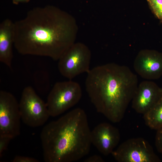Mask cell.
Instances as JSON below:
<instances>
[{
  "label": "cell",
  "instance_id": "52a82bcc",
  "mask_svg": "<svg viewBox=\"0 0 162 162\" xmlns=\"http://www.w3.org/2000/svg\"><path fill=\"white\" fill-rule=\"evenodd\" d=\"M111 154L119 162L160 161L149 142L140 137L131 138L125 141Z\"/></svg>",
  "mask_w": 162,
  "mask_h": 162
},
{
  "label": "cell",
  "instance_id": "e0dca14e",
  "mask_svg": "<svg viewBox=\"0 0 162 162\" xmlns=\"http://www.w3.org/2000/svg\"><path fill=\"white\" fill-rule=\"evenodd\" d=\"M13 162H39V161L34 158L21 156H17L13 159Z\"/></svg>",
  "mask_w": 162,
  "mask_h": 162
},
{
  "label": "cell",
  "instance_id": "ba28073f",
  "mask_svg": "<svg viewBox=\"0 0 162 162\" xmlns=\"http://www.w3.org/2000/svg\"><path fill=\"white\" fill-rule=\"evenodd\" d=\"M21 115L19 103L14 96L6 91H0V136L12 139L19 136Z\"/></svg>",
  "mask_w": 162,
  "mask_h": 162
},
{
  "label": "cell",
  "instance_id": "3957f363",
  "mask_svg": "<svg viewBox=\"0 0 162 162\" xmlns=\"http://www.w3.org/2000/svg\"><path fill=\"white\" fill-rule=\"evenodd\" d=\"M91 131L86 114L77 108L42 129L40 138L44 158L46 162H72L89 153Z\"/></svg>",
  "mask_w": 162,
  "mask_h": 162
},
{
  "label": "cell",
  "instance_id": "8992f818",
  "mask_svg": "<svg viewBox=\"0 0 162 162\" xmlns=\"http://www.w3.org/2000/svg\"><path fill=\"white\" fill-rule=\"evenodd\" d=\"M19 106L21 119L25 124L29 127L42 126L50 116L46 103L30 86L23 89Z\"/></svg>",
  "mask_w": 162,
  "mask_h": 162
},
{
  "label": "cell",
  "instance_id": "8fae6325",
  "mask_svg": "<svg viewBox=\"0 0 162 162\" xmlns=\"http://www.w3.org/2000/svg\"><path fill=\"white\" fill-rule=\"evenodd\" d=\"M162 95L161 88L155 82L148 80L139 84L132 100V108L138 113L143 115L151 109Z\"/></svg>",
  "mask_w": 162,
  "mask_h": 162
},
{
  "label": "cell",
  "instance_id": "7a4b0ae2",
  "mask_svg": "<svg viewBox=\"0 0 162 162\" xmlns=\"http://www.w3.org/2000/svg\"><path fill=\"white\" fill-rule=\"evenodd\" d=\"M87 74L86 89L97 111L112 122H120L137 90V75L114 63L95 67Z\"/></svg>",
  "mask_w": 162,
  "mask_h": 162
},
{
  "label": "cell",
  "instance_id": "ac0fdd59",
  "mask_svg": "<svg viewBox=\"0 0 162 162\" xmlns=\"http://www.w3.org/2000/svg\"><path fill=\"white\" fill-rule=\"evenodd\" d=\"M85 162H104V160L100 155H94L90 156L84 160Z\"/></svg>",
  "mask_w": 162,
  "mask_h": 162
},
{
  "label": "cell",
  "instance_id": "d6986e66",
  "mask_svg": "<svg viewBox=\"0 0 162 162\" xmlns=\"http://www.w3.org/2000/svg\"><path fill=\"white\" fill-rule=\"evenodd\" d=\"M30 0H12V2L14 4H17L20 3L27 2Z\"/></svg>",
  "mask_w": 162,
  "mask_h": 162
},
{
  "label": "cell",
  "instance_id": "6da1fadb",
  "mask_svg": "<svg viewBox=\"0 0 162 162\" xmlns=\"http://www.w3.org/2000/svg\"><path fill=\"white\" fill-rule=\"evenodd\" d=\"M14 23V45L19 53L55 61L75 42L78 30L73 16L52 6L34 8Z\"/></svg>",
  "mask_w": 162,
  "mask_h": 162
},
{
  "label": "cell",
  "instance_id": "9a60e30c",
  "mask_svg": "<svg viewBox=\"0 0 162 162\" xmlns=\"http://www.w3.org/2000/svg\"><path fill=\"white\" fill-rule=\"evenodd\" d=\"M155 145L158 151L162 154V127L157 130Z\"/></svg>",
  "mask_w": 162,
  "mask_h": 162
},
{
  "label": "cell",
  "instance_id": "ffe728a7",
  "mask_svg": "<svg viewBox=\"0 0 162 162\" xmlns=\"http://www.w3.org/2000/svg\"><path fill=\"white\" fill-rule=\"evenodd\" d=\"M161 91H162V88H161Z\"/></svg>",
  "mask_w": 162,
  "mask_h": 162
},
{
  "label": "cell",
  "instance_id": "2e32d148",
  "mask_svg": "<svg viewBox=\"0 0 162 162\" xmlns=\"http://www.w3.org/2000/svg\"><path fill=\"white\" fill-rule=\"evenodd\" d=\"M10 137L4 136H0V157L2 156L3 152L6 150L11 140Z\"/></svg>",
  "mask_w": 162,
  "mask_h": 162
},
{
  "label": "cell",
  "instance_id": "5b68a950",
  "mask_svg": "<svg viewBox=\"0 0 162 162\" xmlns=\"http://www.w3.org/2000/svg\"><path fill=\"white\" fill-rule=\"evenodd\" d=\"M91 52L89 48L81 42H75L59 59L58 68L64 77L71 80L90 70Z\"/></svg>",
  "mask_w": 162,
  "mask_h": 162
},
{
  "label": "cell",
  "instance_id": "4fadbf2b",
  "mask_svg": "<svg viewBox=\"0 0 162 162\" xmlns=\"http://www.w3.org/2000/svg\"><path fill=\"white\" fill-rule=\"evenodd\" d=\"M143 115L146 125L151 129L157 130L162 127V95L157 103Z\"/></svg>",
  "mask_w": 162,
  "mask_h": 162
},
{
  "label": "cell",
  "instance_id": "7c38bea8",
  "mask_svg": "<svg viewBox=\"0 0 162 162\" xmlns=\"http://www.w3.org/2000/svg\"><path fill=\"white\" fill-rule=\"evenodd\" d=\"M14 40V23L9 19H6L0 24V62L10 68Z\"/></svg>",
  "mask_w": 162,
  "mask_h": 162
},
{
  "label": "cell",
  "instance_id": "277c9868",
  "mask_svg": "<svg viewBox=\"0 0 162 162\" xmlns=\"http://www.w3.org/2000/svg\"><path fill=\"white\" fill-rule=\"evenodd\" d=\"M82 96L79 84L69 80L56 82L50 92L46 103L50 116L59 115L76 105Z\"/></svg>",
  "mask_w": 162,
  "mask_h": 162
},
{
  "label": "cell",
  "instance_id": "30bf717a",
  "mask_svg": "<svg viewBox=\"0 0 162 162\" xmlns=\"http://www.w3.org/2000/svg\"><path fill=\"white\" fill-rule=\"evenodd\" d=\"M120 139L118 129L109 123H100L91 131L92 144L105 156L111 154L119 143Z\"/></svg>",
  "mask_w": 162,
  "mask_h": 162
},
{
  "label": "cell",
  "instance_id": "9c48e42d",
  "mask_svg": "<svg viewBox=\"0 0 162 162\" xmlns=\"http://www.w3.org/2000/svg\"><path fill=\"white\" fill-rule=\"evenodd\" d=\"M133 67L137 74L143 79H158L162 75V54L153 50H142L136 57Z\"/></svg>",
  "mask_w": 162,
  "mask_h": 162
},
{
  "label": "cell",
  "instance_id": "5bb4252c",
  "mask_svg": "<svg viewBox=\"0 0 162 162\" xmlns=\"http://www.w3.org/2000/svg\"><path fill=\"white\" fill-rule=\"evenodd\" d=\"M155 17L162 22V0H146Z\"/></svg>",
  "mask_w": 162,
  "mask_h": 162
}]
</instances>
